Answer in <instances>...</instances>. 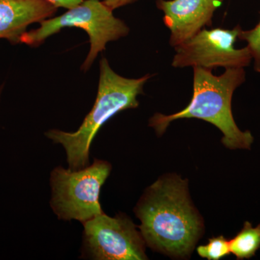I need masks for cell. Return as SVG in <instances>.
Returning <instances> with one entry per match:
<instances>
[{"mask_svg": "<svg viewBox=\"0 0 260 260\" xmlns=\"http://www.w3.org/2000/svg\"><path fill=\"white\" fill-rule=\"evenodd\" d=\"M135 213L146 245L172 257L190 255L204 229L187 182L174 174L160 177L148 187Z\"/></svg>", "mask_w": 260, "mask_h": 260, "instance_id": "6da1fadb", "label": "cell"}, {"mask_svg": "<svg viewBox=\"0 0 260 260\" xmlns=\"http://www.w3.org/2000/svg\"><path fill=\"white\" fill-rule=\"evenodd\" d=\"M193 95L183 110L170 115L155 113L149 125L160 136L172 121L181 119H199L216 126L223 133L225 148L249 149L254 142L250 132L239 129L232 113L234 92L246 81L244 68H229L223 74L214 75L212 70L194 67Z\"/></svg>", "mask_w": 260, "mask_h": 260, "instance_id": "7a4b0ae2", "label": "cell"}, {"mask_svg": "<svg viewBox=\"0 0 260 260\" xmlns=\"http://www.w3.org/2000/svg\"><path fill=\"white\" fill-rule=\"evenodd\" d=\"M150 78V75L137 79L124 78L102 58L96 99L79 129L74 133L51 129L45 134L54 143L64 147L70 169L78 170L89 166L90 145L98 132L118 113L139 107L138 96L144 93L145 84Z\"/></svg>", "mask_w": 260, "mask_h": 260, "instance_id": "3957f363", "label": "cell"}, {"mask_svg": "<svg viewBox=\"0 0 260 260\" xmlns=\"http://www.w3.org/2000/svg\"><path fill=\"white\" fill-rule=\"evenodd\" d=\"M40 23V28L24 32L20 43L38 47L64 28L75 27L87 32L90 49L81 68L85 72L91 67L99 53L105 50L107 43L125 37L129 32L124 22L116 18L113 10L101 0H83L64 14Z\"/></svg>", "mask_w": 260, "mask_h": 260, "instance_id": "277c9868", "label": "cell"}, {"mask_svg": "<svg viewBox=\"0 0 260 260\" xmlns=\"http://www.w3.org/2000/svg\"><path fill=\"white\" fill-rule=\"evenodd\" d=\"M112 171L106 160L95 159L78 170L55 168L51 173V208L58 218L82 223L104 213L100 191Z\"/></svg>", "mask_w": 260, "mask_h": 260, "instance_id": "5b68a950", "label": "cell"}, {"mask_svg": "<svg viewBox=\"0 0 260 260\" xmlns=\"http://www.w3.org/2000/svg\"><path fill=\"white\" fill-rule=\"evenodd\" d=\"M82 258L94 260L147 259L145 242L131 219L101 214L83 223Z\"/></svg>", "mask_w": 260, "mask_h": 260, "instance_id": "8992f818", "label": "cell"}, {"mask_svg": "<svg viewBox=\"0 0 260 260\" xmlns=\"http://www.w3.org/2000/svg\"><path fill=\"white\" fill-rule=\"evenodd\" d=\"M242 28H203L174 48L172 66L176 68L200 67L214 68H245L252 61L247 47L237 49L235 43Z\"/></svg>", "mask_w": 260, "mask_h": 260, "instance_id": "52a82bcc", "label": "cell"}, {"mask_svg": "<svg viewBox=\"0 0 260 260\" xmlns=\"http://www.w3.org/2000/svg\"><path fill=\"white\" fill-rule=\"evenodd\" d=\"M224 0H156L164 13V23L171 32L169 44L179 45L197 32L210 26L214 13Z\"/></svg>", "mask_w": 260, "mask_h": 260, "instance_id": "ba28073f", "label": "cell"}, {"mask_svg": "<svg viewBox=\"0 0 260 260\" xmlns=\"http://www.w3.org/2000/svg\"><path fill=\"white\" fill-rule=\"evenodd\" d=\"M57 9L47 0H0V39L19 44L29 25L50 18Z\"/></svg>", "mask_w": 260, "mask_h": 260, "instance_id": "9c48e42d", "label": "cell"}, {"mask_svg": "<svg viewBox=\"0 0 260 260\" xmlns=\"http://www.w3.org/2000/svg\"><path fill=\"white\" fill-rule=\"evenodd\" d=\"M231 253L237 259H248L255 255L260 249V224L253 227L246 221L242 230L229 240Z\"/></svg>", "mask_w": 260, "mask_h": 260, "instance_id": "30bf717a", "label": "cell"}, {"mask_svg": "<svg viewBox=\"0 0 260 260\" xmlns=\"http://www.w3.org/2000/svg\"><path fill=\"white\" fill-rule=\"evenodd\" d=\"M198 254L208 260H220L231 254L229 239L223 236L209 239L208 244L198 246Z\"/></svg>", "mask_w": 260, "mask_h": 260, "instance_id": "8fae6325", "label": "cell"}, {"mask_svg": "<svg viewBox=\"0 0 260 260\" xmlns=\"http://www.w3.org/2000/svg\"><path fill=\"white\" fill-rule=\"evenodd\" d=\"M239 39L246 42V47L250 51L254 61V71L260 73V20L254 28L246 30L242 29Z\"/></svg>", "mask_w": 260, "mask_h": 260, "instance_id": "7c38bea8", "label": "cell"}, {"mask_svg": "<svg viewBox=\"0 0 260 260\" xmlns=\"http://www.w3.org/2000/svg\"><path fill=\"white\" fill-rule=\"evenodd\" d=\"M139 0H104V4L109 7L111 10L114 11V10L126 6V5L133 4Z\"/></svg>", "mask_w": 260, "mask_h": 260, "instance_id": "4fadbf2b", "label": "cell"}, {"mask_svg": "<svg viewBox=\"0 0 260 260\" xmlns=\"http://www.w3.org/2000/svg\"><path fill=\"white\" fill-rule=\"evenodd\" d=\"M51 4L54 5L56 8H64L67 9L73 8L80 3H81L83 0H47Z\"/></svg>", "mask_w": 260, "mask_h": 260, "instance_id": "5bb4252c", "label": "cell"}]
</instances>
